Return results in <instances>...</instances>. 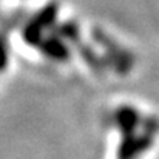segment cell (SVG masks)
<instances>
[{"label":"cell","mask_w":159,"mask_h":159,"mask_svg":"<svg viewBox=\"0 0 159 159\" xmlns=\"http://www.w3.org/2000/svg\"><path fill=\"white\" fill-rule=\"evenodd\" d=\"M56 17H57V5L56 3H50L43 9H40L31 19V22L26 25L25 33H23L25 40L31 45H37L42 40L43 30H47L50 25H53Z\"/></svg>","instance_id":"obj_1"},{"label":"cell","mask_w":159,"mask_h":159,"mask_svg":"<svg viewBox=\"0 0 159 159\" xmlns=\"http://www.w3.org/2000/svg\"><path fill=\"white\" fill-rule=\"evenodd\" d=\"M6 62V47H5V40L0 37V68L5 66Z\"/></svg>","instance_id":"obj_2"}]
</instances>
